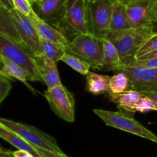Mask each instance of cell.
Returning <instances> with one entry per match:
<instances>
[{"label":"cell","instance_id":"277c9868","mask_svg":"<svg viewBox=\"0 0 157 157\" xmlns=\"http://www.w3.org/2000/svg\"><path fill=\"white\" fill-rule=\"evenodd\" d=\"M0 55L25 69L29 75V81H42L38 72L34 56L25 46L1 34Z\"/></svg>","mask_w":157,"mask_h":157},{"label":"cell","instance_id":"44dd1931","mask_svg":"<svg viewBox=\"0 0 157 157\" xmlns=\"http://www.w3.org/2000/svg\"><path fill=\"white\" fill-rule=\"evenodd\" d=\"M0 34L6 36L22 46H25L16 30L10 15V12L3 6L0 7Z\"/></svg>","mask_w":157,"mask_h":157},{"label":"cell","instance_id":"5bb4252c","mask_svg":"<svg viewBox=\"0 0 157 157\" xmlns=\"http://www.w3.org/2000/svg\"><path fill=\"white\" fill-rule=\"evenodd\" d=\"M67 0H43L36 12L39 18L46 22H54L56 25L61 21L66 10Z\"/></svg>","mask_w":157,"mask_h":157},{"label":"cell","instance_id":"7bdbcfd3","mask_svg":"<svg viewBox=\"0 0 157 157\" xmlns=\"http://www.w3.org/2000/svg\"><path fill=\"white\" fill-rule=\"evenodd\" d=\"M117 1H120V0H117Z\"/></svg>","mask_w":157,"mask_h":157},{"label":"cell","instance_id":"f1b7e54d","mask_svg":"<svg viewBox=\"0 0 157 157\" xmlns=\"http://www.w3.org/2000/svg\"><path fill=\"white\" fill-rule=\"evenodd\" d=\"M125 66L155 69V68H157V58L149 59L145 60H133V61L130 62V63H128L127 65H125Z\"/></svg>","mask_w":157,"mask_h":157},{"label":"cell","instance_id":"484cf974","mask_svg":"<svg viewBox=\"0 0 157 157\" xmlns=\"http://www.w3.org/2000/svg\"><path fill=\"white\" fill-rule=\"evenodd\" d=\"M157 49V33H153L152 36L141 46L135 56V59L152 52Z\"/></svg>","mask_w":157,"mask_h":157},{"label":"cell","instance_id":"ab89813d","mask_svg":"<svg viewBox=\"0 0 157 157\" xmlns=\"http://www.w3.org/2000/svg\"><path fill=\"white\" fill-rule=\"evenodd\" d=\"M7 151H8V150H6V149H2V148L1 147V146H0V154H1V153H4V152H6Z\"/></svg>","mask_w":157,"mask_h":157},{"label":"cell","instance_id":"d6986e66","mask_svg":"<svg viewBox=\"0 0 157 157\" xmlns=\"http://www.w3.org/2000/svg\"><path fill=\"white\" fill-rule=\"evenodd\" d=\"M140 92L136 90H127L125 93L119 95H109V99L111 102L116 104L118 107L127 113H135V105L137 101L142 97Z\"/></svg>","mask_w":157,"mask_h":157},{"label":"cell","instance_id":"e0dca14e","mask_svg":"<svg viewBox=\"0 0 157 157\" xmlns=\"http://www.w3.org/2000/svg\"><path fill=\"white\" fill-rule=\"evenodd\" d=\"M129 28H132V27L129 23L126 5L122 3L120 1L114 0L109 31L126 29Z\"/></svg>","mask_w":157,"mask_h":157},{"label":"cell","instance_id":"ba28073f","mask_svg":"<svg viewBox=\"0 0 157 157\" xmlns=\"http://www.w3.org/2000/svg\"><path fill=\"white\" fill-rule=\"evenodd\" d=\"M114 0H88L92 34L99 38L109 31Z\"/></svg>","mask_w":157,"mask_h":157},{"label":"cell","instance_id":"e575fe53","mask_svg":"<svg viewBox=\"0 0 157 157\" xmlns=\"http://www.w3.org/2000/svg\"><path fill=\"white\" fill-rule=\"evenodd\" d=\"M0 157H14L13 155V152L12 151L8 150L6 152L0 154Z\"/></svg>","mask_w":157,"mask_h":157},{"label":"cell","instance_id":"60d3db41","mask_svg":"<svg viewBox=\"0 0 157 157\" xmlns=\"http://www.w3.org/2000/svg\"><path fill=\"white\" fill-rule=\"evenodd\" d=\"M39 3H40V2H41L42 1H43V0H39ZM37 6H38V5H37Z\"/></svg>","mask_w":157,"mask_h":157},{"label":"cell","instance_id":"8992f818","mask_svg":"<svg viewBox=\"0 0 157 157\" xmlns=\"http://www.w3.org/2000/svg\"><path fill=\"white\" fill-rule=\"evenodd\" d=\"M0 123L28 142L32 146L41 147L52 152L63 153L54 137L30 125L18 123L0 117Z\"/></svg>","mask_w":157,"mask_h":157},{"label":"cell","instance_id":"6da1fadb","mask_svg":"<svg viewBox=\"0 0 157 157\" xmlns=\"http://www.w3.org/2000/svg\"><path fill=\"white\" fill-rule=\"evenodd\" d=\"M152 34V26H143L109 31L103 38L109 40L116 46L122 65L125 66L135 59L139 49Z\"/></svg>","mask_w":157,"mask_h":157},{"label":"cell","instance_id":"74e56055","mask_svg":"<svg viewBox=\"0 0 157 157\" xmlns=\"http://www.w3.org/2000/svg\"><path fill=\"white\" fill-rule=\"evenodd\" d=\"M131 1H132V0H120V2H121L122 3L125 4V5H126V4H128L129 2H130Z\"/></svg>","mask_w":157,"mask_h":157},{"label":"cell","instance_id":"9a60e30c","mask_svg":"<svg viewBox=\"0 0 157 157\" xmlns=\"http://www.w3.org/2000/svg\"><path fill=\"white\" fill-rule=\"evenodd\" d=\"M103 43V59H102V70H112L114 72H119L122 67V62L117 49L113 43L102 38Z\"/></svg>","mask_w":157,"mask_h":157},{"label":"cell","instance_id":"52a82bcc","mask_svg":"<svg viewBox=\"0 0 157 157\" xmlns=\"http://www.w3.org/2000/svg\"><path fill=\"white\" fill-rule=\"evenodd\" d=\"M44 96L52 111L60 119L68 123L75 121V98L63 84L47 89Z\"/></svg>","mask_w":157,"mask_h":157},{"label":"cell","instance_id":"f546056e","mask_svg":"<svg viewBox=\"0 0 157 157\" xmlns=\"http://www.w3.org/2000/svg\"><path fill=\"white\" fill-rule=\"evenodd\" d=\"M33 146L36 149V151L40 154V155H41L42 157H69L65 153H59V152H52V151L47 150V149H43V148L41 147H39V146Z\"/></svg>","mask_w":157,"mask_h":157},{"label":"cell","instance_id":"1f68e13d","mask_svg":"<svg viewBox=\"0 0 157 157\" xmlns=\"http://www.w3.org/2000/svg\"><path fill=\"white\" fill-rule=\"evenodd\" d=\"M143 96H146L157 103V92H140Z\"/></svg>","mask_w":157,"mask_h":157},{"label":"cell","instance_id":"7c38bea8","mask_svg":"<svg viewBox=\"0 0 157 157\" xmlns=\"http://www.w3.org/2000/svg\"><path fill=\"white\" fill-rule=\"evenodd\" d=\"M29 18L33 21L40 39L63 45L66 47L67 51L70 41L61 31L40 19L35 10L29 16Z\"/></svg>","mask_w":157,"mask_h":157},{"label":"cell","instance_id":"8fae6325","mask_svg":"<svg viewBox=\"0 0 157 157\" xmlns=\"http://www.w3.org/2000/svg\"><path fill=\"white\" fill-rule=\"evenodd\" d=\"M10 12L24 46L34 56H38L40 49V37L33 21L16 9Z\"/></svg>","mask_w":157,"mask_h":157},{"label":"cell","instance_id":"d590c367","mask_svg":"<svg viewBox=\"0 0 157 157\" xmlns=\"http://www.w3.org/2000/svg\"><path fill=\"white\" fill-rule=\"evenodd\" d=\"M152 32L153 33H157V19L152 25Z\"/></svg>","mask_w":157,"mask_h":157},{"label":"cell","instance_id":"5b68a950","mask_svg":"<svg viewBox=\"0 0 157 157\" xmlns=\"http://www.w3.org/2000/svg\"><path fill=\"white\" fill-rule=\"evenodd\" d=\"M93 113L99 116L106 126L125 131L157 143V136L145 127L132 116L122 112L94 109Z\"/></svg>","mask_w":157,"mask_h":157},{"label":"cell","instance_id":"603a6c76","mask_svg":"<svg viewBox=\"0 0 157 157\" xmlns=\"http://www.w3.org/2000/svg\"><path fill=\"white\" fill-rule=\"evenodd\" d=\"M130 86L129 78L123 72H118L109 78V94L119 95L125 93Z\"/></svg>","mask_w":157,"mask_h":157},{"label":"cell","instance_id":"4fadbf2b","mask_svg":"<svg viewBox=\"0 0 157 157\" xmlns=\"http://www.w3.org/2000/svg\"><path fill=\"white\" fill-rule=\"evenodd\" d=\"M38 72L42 81L46 83L47 89L62 84L57 69V63L43 55L35 56Z\"/></svg>","mask_w":157,"mask_h":157},{"label":"cell","instance_id":"8d00e7d4","mask_svg":"<svg viewBox=\"0 0 157 157\" xmlns=\"http://www.w3.org/2000/svg\"><path fill=\"white\" fill-rule=\"evenodd\" d=\"M30 2V3L32 4V6H33V4H36V5H39V0H29Z\"/></svg>","mask_w":157,"mask_h":157},{"label":"cell","instance_id":"cb8c5ba5","mask_svg":"<svg viewBox=\"0 0 157 157\" xmlns=\"http://www.w3.org/2000/svg\"><path fill=\"white\" fill-rule=\"evenodd\" d=\"M61 61L66 63L67 66L76 71L77 72L82 75H85V76L91 69V66L90 63L86 62L80 57L77 56L74 54L69 53V52H66L63 55L61 59Z\"/></svg>","mask_w":157,"mask_h":157},{"label":"cell","instance_id":"4dcf8cb0","mask_svg":"<svg viewBox=\"0 0 157 157\" xmlns=\"http://www.w3.org/2000/svg\"><path fill=\"white\" fill-rule=\"evenodd\" d=\"M13 155L14 157H34L30 152L22 149H17L13 152Z\"/></svg>","mask_w":157,"mask_h":157},{"label":"cell","instance_id":"836d02e7","mask_svg":"<svg viewBox=\"0 0 157 157\" xmlns=\"http://www.w3.org/2000/svg\"><path fill=\"white\" fill-rule=\"evenodd\" d=\"M0 3L2 4V6L5 7L9 11H11L13 9H15L13 2H12V0H0Z\"/></svg>","mask_w":157,"mask_h":157},{"label":"cell","instance_id":"d6a6232c","mask_svg":"<svg viewBox=\"0 0 157 157\" xmlns=\"http://www.w3.org/2000/svg\"><path fill=\"white\" fill-rule=\"evenodd\" d=\"M157 58V49L155 50L152 51V52H149V53L146 54V55L140 57V58L136 59L134 60H145V59H149Z\"/></svg>","mask_w":157,"mask_h":157},{"label":"cell","instance_id":"3957f363","mask_svg":"<svg viewBox=\"0 0 157 157\" xmlns=\"http://www.w3.org/2000/svg\"><path fill=\"white\" fill-rule=\"evenodd\" d=\"M74 35L91 33L88 0H67L64 16L56 25Z\"/></svg>","mask_w":157,"mask_h":157},{"label":"cell","instance_id":"ac0fdd59","mask_svg":"<svg viewBox=\"0 0 157 157\" xmlns=\"http://www.w3.org/2000/svg\"><path fill=\"white\" fill-rule=\"evenodd\" d=\"M0 137L8 142L9 143L16 147L17 149H22L30 152L34 157H42L40 154L30 143L19 136L18 134L8 129L5 126L0 123Z\"/></svg>","mask_w":157,"mask_h":157},{"label":"cell","instance_id":"7a4b0ae2","mask_svg":"<svg viewBox=\"0 0 157 157\" xmlns=\"http://www.w3.org/2000/svg\"><path fill=\"white\" fill-rule=\"evenodd\" d=\"M67 52L74 54L89 63L91 68L102 70L103 43L95 35L78 34L69 42Z\"/></svg>","mask_w":157,"mask_h":157},{"label":"cell","instance_id":"9c48e42d","mask_svg":"<svg viewBox=\"0 0 157 157\" xmlns=\"http://www.w3.org/2000/svg\"><path fill=\"white\" fill-rule=\"evenodd\" d=\"M132 28L152 26L157 19V0H132L126 5Z\"/></svg>","mask_w":157,"mask_h":157},{"label":"cell","instance_id":"4316f807","mask_svg":"<svg viewBox=\"0 0 157 157\" xmlns=\"http://www.w3.org/2000/svg\"><path fill=\"white\" fill-rule=\"evenodd\" d=\"M14 8L26 16H29L34 11L29 0H12Z\"/></svg>","mask_w":157,"mask_h":157},{"label":"cell","instance_id":"30bf717a","mask_svg":"<svg viewBox=\"0 0 157 157\" xmlns=\"http://www.w3.org/2000/svg\"><path fill=\"white\" fill-rule=\"evenodd\" d=\"M126 74L132 90L138 92H157V68L123 66L118 72Z\"/></svg>","mask_w":157,"mask_h":157},{"label":"cell","instance_id":"ffe728a7","mask_svg":"<svg viewBox=\"0 0 157 157\" xmlns=\"http://www.w3.org/2000/svg\"><path fill=\"white\" fill-rule=\"evenodd\" d=\"M109 76L90 71L86 75V90L93 95H101L109 93Z\"/></svg>","mask_w":157,"mask_h":157},{"label":"cell","instance_id":"2e32d148","mask_svg":"<svg viewBox=\"0 0 157 157\" xmlns=\"http://www.w3.org/2000/svg\"><path fill=\"white\" fill-rule=\"evenodd\" d=\"M0 59H1L2 64H3V69L0 72V73L5 75L10 79H14L15 78V79H17V80L23 82L25 86H26L33 93H36V90L29 84V75L25 69H22L19 65L16 64L15 63L10 61V59L1 55H0Z\"/></svg>","mask_w":157,"mask_h":157},{"label":"cell","instance_id":"7402d4cb","mask_svg":"<svg viewBox=\"0 0 157 157\" xmlns=\"http://www.w3.org/2000/svg\"><path fill=\"white\" fill-rule=\"evenodd\" d=\"M66 52V49L63 45L40 39V49L39 55H43L49 59L57 63L61 60Z\"/></svg>","mask_w":157,"mask_h":157},{"label":"cell","instance_id":"f35d334b","mask_svg":"<svg viewBox=\"0 0 157 157\" xmlns=\"http://www.w3.org/2000/svg\"><path fill=\"white\" fill-rule=\"evenodd\" d=\"M2 69H3V64H2V60H1V59H0V72L2 70Z\"/></svg>","mask_w":157,"mask_h":157},{"label":"cell","instance_id":"b9f144b4","mask_svg":"<svg viewBox=\"0 0 157 157\" xmlns=\"http://www.w3.org/2000/svg\"><path fill=\"white\" fill-rule=\"evenodd\" d=\"M2 5L1 3H0V7H2Z\"/></svg>","mask_w":157,"mask_h":157},{"label":"cell","instance_id":"83f0119b","mask_svg":"<svg viewBox=\"0 0 157 157\" xmlns=\"http://www.w3.org/2000/svg\"><path fill=\"white\" fill-rule=\"evenodd\" d=\"M11 79L0 73V105L12 90Z\"/></svg>","mask_w":157,"mask_h":157},{"label":"cell","instance_id":"d4e9b609","mask_svg":"<svg viewBox=\"0 0 157 157\" xmlns=\"http://www.w3.org/2000/svg\"><path fill=\"white\" fill-rule=\"evenodd\" d=\"M135 111L143 113L149 111H157V103L148 97L142 96L136 104Z\"/></svg>","mask_w":157,"mask_h":157}]
</instances>
